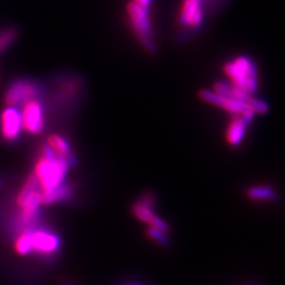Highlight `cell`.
I'll return each mask as SVG.
<instances>
[{
    "instance_id": "cell-1",
    "label": "cell",
    "mask_w": 285,
    "mask_h": 285,
    "mask_svg": "<svg viewBox=\"0 0 285 285\" xmlns=\"http://www.w3.org/2000/svg\"><path fill=\"white\" fill-rule=\"evenodd\" d=\"M229 0H181L178 13L179 37L186 41L199 33L205 20L209 19L228 3Z\"/></svg>"
},
{
    "instance_id": "cell-2",
    "label": "cell",
    "mask_w": 285,
    "mask_h": 285,
    "mask_svg": "<svg viewBox=\"0 0 285 285\" xmlns=\"http://www.w3.org/2000/svg\"><path fill=\"white\" fill-rule=\"evenodd\" d=\"M70 166L66 159L54 153L48 145L43 146L33 173L41 190L48 191L65 184L66 175Z\"/></svg>"
},
{
    "instance_id": "cell-3",
    "label": "cell",
    "mask_w": 285,
    "mask_h": 285,
    "mask_svg": "<svg viewBox=\"0 0 285 285\" xmlns=\"http://www.w3.org/2000/svg\"><path fill=\"white\" fill-rule=\"evenodd\" d=\"M223 71L228 78L229 83L246 93L255 95L259 87V72L251 58L245 55L237 56L227 61L223 67Z\"/></svg>"
},
{
    "instance_id": "cell-4",
    "label": "cell",
    "mask_w": 285,
    "mask_h": 285,
    "mask_svg": "<svg viewBox=\"0 0 285 285\" xmlns=\"http://www.w3.org/2000/svg\"><path fill=\"white\" fill-rule=\"evenodd\" d=\"M127 14L129 25L138 42L146 51L155 54L158 48L155 42V34H153L150 21V7L131 1L127 4Z\"/></svg>"
},
{
    "instance_id": "cell-5",
    "label": "cell",
    "mask_w": 285,
    "mask_h": 285,
    "mask_svg": "<svg viewBox=\"0 0 285 285\" xmlns=\"http://www.w3.org/2000/svg\"><path fill=\"white\" fill-rule=\"evenodd\" d=\"M17 205L20 208V223L31 225L40 214L41 202V191L37 180L31 174L25 181L17 196Z\"/></svg>"
},
{
    "instance_id": "cell-6",
    "label": "cell",
    "mask_w": 285,
    "mask_h": 285,
    "mask_svg": "<svg viewBox=\"0 0 285 285\" xmlns=\"http://www.w3.org/2000/svg\"><path fill=\"white\" fill-rule=\"evenodd\" d=\"M20 115L22 129L31 134L41 132L44 126V111L41 103L37 98L25 103Z\"/></svg>"
},
{
    "instance_id": "cell-7",
    "label": "cell",
    "mask_w": 285,
    "mask_h": 285,
    "mask_svg": "<svg viewBox=\"0 0 285 285\" xmlns=\"http://www.w3.org/2000/svg\"><path fill=\"white\" fill-rule=\"evenodd\" d=\"M199 97L201 98L203 102L221 108V109L225 110L226 112L233 115H239L248 111H252L251 107L249 106V103L241 102L232 97L220 95L218 93H215L212 90H206V89L201 90L199 92Z\"/></svg>"
},
{
    "instance_id": "cell-8",
    "label": "cell",
    "mask_w": 285,
    "mask_h": 285,
    "mask_svg": "<svg viewBox=\"0 0 285 285\" xmlns=\"http://www.w3.org/2000/svg\"><path fill=\"white\" fill-rule=\"evenodd\" d=\"M38 87L30 81H17L12 83L5 93V103L9 106L24 105L30 99L36 98L38 94Z\"/></svg>"
},
{
    "instance_id": "cell-9",
    "label": "cell",
    "mask_w": 285,
    "mask_h": 285,
    "mask_svg": "<svg viewBox=\"0 0 285 285\" xmlns=\"http://www.w3.org/2000/svg\"><path fill=\"white\" fill-rule=\"evenodd\" d=\"M255 117V113L252 111H248L243 114L234 115L233 120L227 126L225 138L226 142L232 147H237L240 145L245 137L246 131H247L248 126L250 125L251 121Z\"/></svg>"
},
{
    "instance_id": "cell-10",
    "label": "cell",
    "mask_w": 285,
    "mask_h": 285,
    "mask_svg": "<svg viewBox=\"0 0 285 285\" xmlns=\"http://www.w3.org/2000/svg\"><path fill=\"white\" fill-rule=\"evenodd\" d=\"M22 129L20 111L13 106H9L2 111L0 117V131L4 140L15 141Z\"/></svg>"
},
{
    "instance_id": "cell-11",
    "label": "cell",
    "mask_w": 285,
    "mask_h": 285,
    "mask_svg": "<svg viewBox=\"0 0 285 285\" xmlns=\"http://www.w3.org/2000/svg\"><path fill=\"white\" fill-rule=\"evenodd\" d=\"M59 238L47 230H34L32 234V249L38 252L50 253L59 247Z\"/></svg>"
},
{
    "instance_id": "cell-12",
    "label": "cell",
    "mask_w": 285,
    "mask_h": 285,
    "mask_svg": "<svg viewBox=\"0 0 285 285\" xmlns=\"http://www.w3.org/2000/svg\"><path fill=\"white\" fill-rule=\"evenodd\" d=\"M48 146L54 153H56L57 156L66 159L69 162V164L71 166H74V164L76 163L75 157L72 152L70 144L67 141V138L59 134H51L48 137Z\"/></svg>"
},
{
    "instance_id": "cell-13",
    "label": "cell",
    "mask_w": 285,
    "mask_h": 285,
    "mask_svg": "<svg viewBox=\"0 0 285 285\" xmlns=\"http://www.w3.org/2000/svg\"><path fill=\"white\" fill-rule=\"evenodd\" d=\"M153 197L150 194L144 195L134 205L132 206V212L142 222L150 223L152 218L155 217V212L152 210Z\"/></svg>"
},
{
    "instance_id": "cell-14",
    "label": "cell",
    "mask_w": 285,
    "mask_h": 285,
    "mask_svg": "<svg viewBox=\"0 0 285 285\" xmlns=\"http://www.w3.org/2000/svg\"><path fill=\"white\" fill-rule=\"evenodd\" d=\"M71 191L72 188L66 183L54 189L41 191V202L43 205H52L65 201L66 199L71 196Z\"/></svg>"
},
{
    "instance_id": "cell-15",
    "label": "cell",
    "mask_w": 285,
    "mask_h": 285,
    "mask_svg": "<svg viewBox=\"0 0 285 285\" xmlns=\"http://www.w3.org/2000/svg\"><path fill=\"white\" fill-rule=\"evenodd\" d=\"M246 196L255 201H274L277 199V194L273 187L265 186V185L248 188L246 191Z\"/></svg>"
},
{
    "instance_id": "cell-16",
    "label": "cell",
    "mask_w": 285,
    "mask_h": 285,
    "mask_svg": "<svg viewBox=\"0 0 285 285\" xmlns=\"http://www.w3.org/2000/svg\"><path fill=\"white\" fill-rule=\"evenodd\" d=\"M32 234L33 229H26L21 233L18 237L15 246H16V250L20 255H28L32 250Z\"/></svg>"
},
{
    "instance_id": "cell-17",
    "label": "cell",
    "mask_w": 285,
    "mask_h": 285,
    "mask_svg": "<svg viewBox=\"0 0 285 285\" xmlns=\"http://www.w3.org/2000/svg\"><path fill=\"white\" fill-rule=\"evenodd\" d=\"M16 31L14 29H6L0 32V53L14 42L16 38Z\"/></svg>"
},
{
    "instance_id": "cell-18",
    "label": "cell",
    "mask_w": 285,
    "mask_h": 285,
    "mask_svg": "<svg viewBox=\"0 0 285 285\" xmlns=\"http://www.w3.org/2000/svg\"><path fill=\"white\" fill-rule=\"evenodd\" d=\"M147 235H148V237H150L151 239H153V240L157 241L160 244H163V245L169 244V239L166 236V233L162 232V230H160L156 227L150 226L147 229Z\"/></svg>"
},
{
    "instance_id": "cell-19",
    "label": "cell",
    "mask_w": 285,
    "mask_h": 285,
    "mask_svg": "<svg viewBox=\"0 0 285 285\" xmlns=\"http://www.w3.org/2000/svg\"><path fill=\"white\" fill-rule=\"evenodd\" d=\"M149 224L153 227L162 230V232H164V233H167L169 230V226L167 225V223L164 220H162L160 217H157V215H155V217L152 218Z\"/></svg>"
},
{
    "instance_id": "cell-20",
    "label": "cell",
    "mask_w": 285,
    "mask_h": 285,
    "mask_svg": "<svg viewBox=\"0 0 285 285\" xmlns=\"http://www.w3.org/2000/svg\"><path fill=\"white\" fill-rule=\"evenodd\" d=\"M134 2L138 3V4H141L143 6H146V7H150L151 4H152V1L153 0H133Z\"/></svg>"
},
{
    "instance_id": "cell-21",
    "label": "cell",
    "mask_w": 285,
    "mask_h": 285,
    "mask_svg": "<svg viewBox=\"0 0 285 285\" xmlns=\"http://www.w3.org/2000/svg\"><path fill=\"white\" fill-rule=\"evenodd\" d=\"M1 186H2V183H1V181H0V188H1Z\"/></svg>"
}]
</instances>
